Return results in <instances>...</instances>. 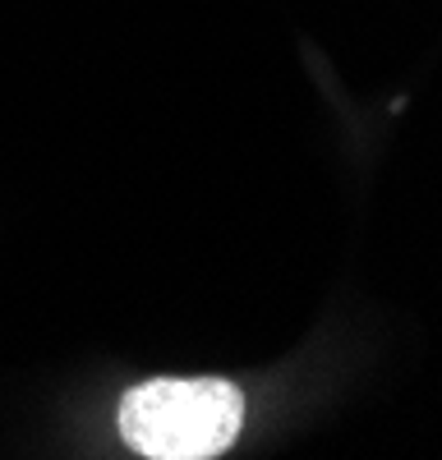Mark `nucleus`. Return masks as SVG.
<instances>
[{"label":"nucleus","mask_w":442,"mask_h":460,"mask_svg":"<svg viewBox=\"0 0 442 460\" xmlns=\"http://www.w3.org/2000/svg\"><path fill=\"white\" fill-rule=\"evenodd\" d=\"M116 429L143 460H212L244 429V392L226 377H147L120 396Z\"/></svg>","instance_id":"obj_1"}]
</instances>
